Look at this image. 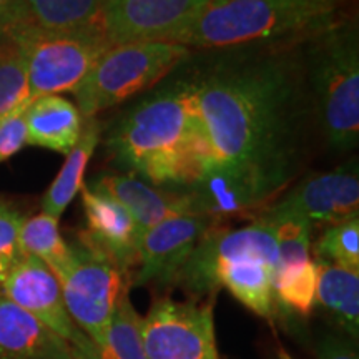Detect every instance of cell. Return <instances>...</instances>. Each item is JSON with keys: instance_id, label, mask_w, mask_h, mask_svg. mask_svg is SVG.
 Here are the masks:
<instances>
[{"instance_id": "1", "label": "cell", "mask_w": 359, "mask_h": 359, "mask_svg": "<svg viewBox=\"0 0 359 359\" xmlns=\"http://www.w3.org/2000/svg\"><path fill=\"white\" fill-rule=\"evenodd\" d=\"M302 42L228 48L191 77L212 167L245 180L264 206L298 175L316 116Z\"/></svg>"}, {"instance_id": "2", "label": "cell", "mask_w": 359, "mask_h": 359, "mask_svg": "<svg viewBox=\"0 0 359 359\" xmlns=\"http://www.w3.org/2000/svg\"><path fill=\"white\" fill-rule=\"evenodd\" d=\"M107 147L116 163L150 185L175 191L195 185L213 154L191 79L130 107L111 125Z\"/></svg>"}, {"instance_id": "3", "label": "cell", "mask_w": 359, "mask_h": 359, "mask_svg": "<svg viewBox=\"0 0 359 359\" xmlns=\"http://www.w3.org/2000/svg\"><path fill=\"white\" fill-rule=\"evenodd\" d=\"M278 246L271 226L257 218L248 226L218 224L201 238L175 281L193 299H215L226 288L241 304L271 320L276 313Z\"/></svg>"}, {"instance_id": "4", "label": "cell", "mask_w": 359, "mask_h": 359, "mask_svg": "<svg viewBox=\"0 0 359 359\" xmlns=\"http://www.w3.org/2000/svg\"><path fill=\"white\" fill-rule=\"evenodd\" d=\"M346 0H228L208 6L173 43L228 50L302 42L341 19Z\"/></svg>"}, {"instance_id": "5", "label": "cell", "mask_w": 359, "mask_h": 359, "mask_svg": "<svg viewBox=\"0 0 359 359\" xmlns=\"http://www.w3.org/2000/svg\"><path fill=\"white\" fill-rule=\"evenodd\" d=\"M314 115L327 145L349 151L359 140V39L353 20L334 24L302 42Z\"/></svg>"}, {"instance_id": "6", "label": "cell", "mask_w": 359, "mask_h": 359, "mask_svg": "<svg viewBox=\"0 0 359 359\" xmlns=\"http://www.w3.org/2000/svg\"><path fill=\"white\" fill-rule=\"evenodd\" d=\"M190 53L185 45L173 42L114 45L74 90L80 115L82 118H95L100 111L154 87Z\"/></svg>"}, {"instance_id": "7", "label": "cell", "mask_w": 359, "mask_h": 359, "mask_svg": "<svg viewBox=\"0 0 359 359\" xmlns=\"http://www.w3.org/2000/svg\"><path fill=\"white\" fill-rule=\"evenodd\" d=\"M22 48L32 98L72 92L111 47L100 20L70 30L22 25L7 34Z\"/></svg>"}, {"instance_id": "8", "label": "cell", "mask_w": 359, "mask_h": 359, "mask_svg": "<svg viewBox=\"0 0 359 359\" xmlns=\"http://www.w3.org/2000/svg\"><path fill=\"white\" fill-rule=\"evenodd\" d=\"M72 263L58 278L72 320L88 336L98 351L105 348L116 299L127 288L123 273L82 240L70 243Z\"/></svg>"}, {"instance_id": "9", "label": "cell", "mask_w": 359, "mask_h": 359, "mask_svg": "<svg viewBox=\"0 0 359 359\" xmlns=\"http://www.w3.org/2000/svg\"><path fill=\"white\" fill-rule=\"evenodd\" d=\"M147 359H219L213 299L158 298L142 318Z\"/></svg>"}, {"instance_id": "10", "label": "cell", "mask_w": 359, "mask_h": 359, "mask_svg": "<svg viewBox=\"0 0 359 359\" xmlns=\"http://www.w3.org/2000/svg\"><path fill=\"white\" fill-rule=\"evenodd\" d=\"M2 294L65 339L83 359H100L95 344L72 320L57 276L39 258L20 253L4 283Z\"/></svg>"}, {"instance_id": "11", "label": "cell", "mask_w": 359, "mask_h": 359, "mask_svg": "<svg viewBox=\"0 0 359 359\" xmlns=\"http://www.w3.org/2000/svg\"><path fill=\"white\" fill-rule=\"evenodd\" d=\"M210 0H103L100 22L114 45L172 42Z\"/></svg>"}, {"instance_id": "12", "label": "cell", "mask_w": 359, "mask_h": 359, "mask_svg": "<svg viewBox=\"0 0 359 359\" xmlns=\"http://www.w3.org/2000/svg\"><path fill=\"white\" fill-rule=\"evenodd\" d=\"M215 224L201 215H177L143 231L133 286H175L193 250Z\"/></svg>"}, {"instance_id": "13", "label": "cell", "mask_w": 359, "mask_h": 359, "mask_svg": "<svg viewBox=\"0 0 359 359\" xmlns=\"http://www.w3.org/2000/svg\"><path fill=\"white\" fill-rule=\"evenodd\" d=\"M82 205L87 228L77 236L92 250L110 259L130 280L138 266L143 231L122 203L109 193L82 187Z\"/></svg>"}, {"instance_id": "14", "label": "cell", "mask_w": 359, "mask_h": 359, "mask_svg": "<svg viewBox=\"0 0 359 359\" xmlns=\"http://www.w3.org/2000/svg\"><path fill=\"white\" fill-rule=\"evenodd\" d=\"M302 215L309 223L334 224L359 213V177L356 160L333 172L311 173L269 205Z\"/></svg>"}, {"instance_id": "15", "label": "cell", "mask_w": 359, "mask_h": 359, "mask_svg": "<svg viewBox=\"0 0 359 359\" xmlns=\"http://www.w3.org/2000/svg\"><path fill=\"white\" fill-rule=\"evenodd\" d=\"M0 359H83L37 318L0 294Z\"/></svg>"}, {"instance_id": "16", "label": "cell", "mask_w": 359, "mask_h": 359, "mask_svg": "<svg viewBox=\"0 0 359 359\" xmlns=\"http://www.w3.org/2000/svg\"><path fill=\"white\" fill-rule=\"evenodd\" d=\"M87 187L114 196L128 210L142 231L177 215H190L187 196L182 191L154 187L132 173L103 175Z\"/></svg>"}, {"instance_id": "17", "label": "cell", "mask_w": 359, "mask_h": 359, "mask_svg": "<svg viewBox=\"0 0 359 359\" xmlns=\"http://www.w3.org/2000/svg\"><path fill=\"white\" fill-rule=\"evenodd\" d=\"M27 145L67 155L82 133L83 120L77 105L60 95L34 98L25 110Z\"/></svg>"}, {"instance_id": "18", "label": "cell", "mask_w": 359, "mask_h": 359, "mask_svg": "<svg viewBox=\"0 0 359 359\" xmlns=\"http://www.w3.org/2000/svg\"><path fill=\"white\" fill-rule=\"evenodd\" d=\"M318 269L316 303L343 334L358 343L359 271L314 259Z\"/></svg>"}, {"instance_id": "19", "label": "cell", "mask_w": 359, "mask_h": 359, "mask_svg": "<svg viewBox=\"0 0 359 359\" xmlns=\"http://www.w3.org/2000/svg\"><path fill=\"white\" fill-rule=\"evenodd\" d=\"M100 143V122L97 118H85L80 138L67 154V160L53 183L45 191L42 213L52 218H60L70 201L82 190L83 175L95 148Z\"/></svg>"}, {"instance_id": "20", "label": "cell", "mask_w": 359, "mask_h": 359, "mask_svg": "<svg viewBox=\"0 0 359 359\" xmlns=\"http://www.w3.org/2000/svg\"><path fill=\"white\" fill-rule=\"evenodd\" d=\"M19 253L32 255L52 269L57 280L69 269L72 248L58 230V219L40 213L25 219L19 231Z\"/></svg>"}, {"instance_id": "21", "label": "cell", "mask_w": 359, "mask_h": 359, "mask_svg": "<svg viewBox=\"0 0 359 359\" xmlns=\"http://www.w3.org/2000/svg\"><path fill=\"white\" fill-rule=\"evenodd\" d=\"M29 25L70 30L100 20L103 0H24Z\"/></svg>"}, {"instance_id": "22", "label": "cell", "mask_w": 359, "mask_h": 359, "mask_svg": "<svg viewBox=\"0 0 359 359\" xmlns=\"http://www.w3.org/2000/svg\"><path fill=\"white\" fill-rule=\"evenodd\" d=\"M100 359H147L142 336V316L133 308L128 288L116 299Z\"/></svg>"}, {"instance_id": "23", "label": "cell", "mask_w": 359, "mask_h": 359, "mask_svg": "<svg viewBox=\"0 0 359 359\" xmlns=\"http://www.w3.org/2000/svg\"><path fill=\"white\" fill-rule=\"evenodd\" d=\"M318 269L314 259L278 266L275 275L276 304L308 318L316 304Z\"/></svg>"}, {"instance_id": "24", "label": "cell", "mask_w": 359, "mask_h": 359, "mask_svg": "<svg viewBox=\"0 0 359 359\" xmlns=\"http://www.w3.org/2000/svg\"><path fill=\"white\" fill-rule=\"evenodd\" d=\"M27 98L32 97L24 52L11 37L0 35V123Z\"/></svg>"}, {"instance_id": "25", "label": "cell", "mask_w": 359, "mask_h": 359, "mask_svg": "<svg viewBox=\"0 0 359 359\" xmlns=\"http://www.w3.org/2000/svg\"><path fill=\"white\" fill-rule=\"evenodd\" d=\"M314 257L336 266L359 271V217L330 224L314 243Z\"/></svg>"}, {"instance_id": "26", "label": "cell", "mask_w": 359, "mask_h": 359, "mask_svg": "<svg viewBox=\"0 0 359 359\" xmlns=\"http://www.w3.org/2000/svg\"><path fill=\"white\" fill-rule=\"evenodd\" d=\"M34 98H27L0 123V163L12 158L27 145L25 110Z\"/></svg>"}, {"instance_id": "27", "label": "cell", "mask_w": 359, "mask_h": 359, "mask_svg": "<svg viewBox=\"0 0 359 359\" xmlns=\"http://www.w3.org/2000/svg\"><path fill=\"white\" fill-rule=\"evenodd\" d=\"M25 217L11 201L0 198V255H19V231Z\"/></svg>"}, {"instance_id": "28", "label": "cell", "mask_w": 359, "mask_h": 359, "mask_svg": "<svg viewBox=\"0 0 359 359\" xmlns=\"http://www.w3.org/2000/svg\"><path fill=\"white\" fill-rule=\"evenodd\" d=\"M316 359H359L356 343L343 333H326L316 343Z\"/></svg>"}, {"instance_id": "29", "label": "cell", "mask_w": 359, "mask_h": 359, "mask_svg": "<svg viewBox=\"0 0 359 359\" xmlns=\"http://www.w3.org/2000/svg\"><path fill=\"white\" fill-rule=\"evenodd\" d=\"M22 25H29L24 0H0V35L11 34Z\"/></svg>"}, {"instance_id": "30", "label": "cell", "mask_w": 359, "mask_h": 359, "mask_svg": "<svg viewBox=\"0 0 359 359\" xmlns=\"http://www.w3.org/2000/svg\"><path fill=\"white\" fill-rule=\"evenodd\" d=\"M19 255H0V294H2L4 283H6L8 273H11L13 263L19 258Z\"/></svg>"}, {"instance_id": "31", "label": "cell", "mask_w": 359, "mask_h": 359, "mask_svg": "<svg viewBox=\"0 0 359 359\" xmlns=\"http://www.w3.org/2000/svg\"><path fill=\"white\" fill-rule=\"evenodd\" d=\"M280 359H291V356L286 351H280Z\"/></svg>"}, {"instance_id": "32", "label": "cell", "mask_w": 359, "mask_h": 359, "mask_svg": "<svg viewBox=\"0 0 359 359\" xmlns=\"http://www.w3.org/2000/svg\"><path fill=\"white\" fill-rule=\"evenodd\" d=\"M223 2H228V0H210V6H213V4H223Z\"/></svg>"}]
</instances>
